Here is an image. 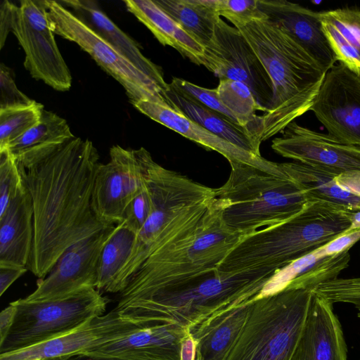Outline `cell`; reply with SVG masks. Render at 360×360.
<instances>
[{
    "label": "cell",
    "mask_w": 360,
    "mask_h": 360,
    "mask_svg": "<svg viewBox=\"0 0 360 360\" xmlns=\"http://www.w3.org/2000/svg\"><path fill=\"white\" fill-rule=\"evenodd\" d=\"M169 86L176 91L238 124L236 117L220 101L216 89L204 88L181 78H173Z\"/></svg>",
    "instance_id": "74e56055"
},
{
    "label": "cell",
    "mask_w": 360,
    "mask_h": 360,
    "mask_svg": "<svg viewBox=\"0 0 360 360\" xmlns=\"http://www.w3.org/2000/svg\"><path fill=\"white\" fill-rule=\"evenodd\" d=\"M196 343L190 333H188L181 344L180 360H195Z\"/></svg>",
    "instance_id": "f6af8a7d"
},
{
    "label": "cell",
    "mask_w": 360,
    "mask_h": 360,
    "mask_svg": "<svg viewBox=\"0 0 360 360\" xmlns=\"http://www.w3.org/2000/svg\"><path fill=\"white\" fill-rule=\"evenodd\" d=\"M43 110V105L36 101L27 106L0 110V151L35 126Z\"/></svg>",
    "instance_id": "d6a6232c"
},
{
    "label": "cell",
    "mask_w": 360,
    "mask_h": 360,
    "mask_svg": "<svg viewBox=\"0 0 360 360\" xmlns=\"http://www.w3.org/2000/svg\"><path fill=\"white\" fill-rule=\"evenodd\" d=\"M136 236L124 222L115 225L98 259L96 288L101 292L114 293L116 281L132 251Z\"/></svg>",
    "instance_id": "4dcf8cb0"
},
{
    "label": "cell",
    "mask_w": 360,
    "mask_h": 360,
    "mask_svg": "<svg viewBox=\"0 0 360 360\" xmlns=\"http://www.w3.org/2000/svg\"><path fill=\"white\" fill-rule=\"evenodd\" d=\"M360 240V229L344 233L319 249L324 257L349 250Z\"/></svg>",
    "instance_id": "60d3db41"
},
{
    "label": "cell",
    "mask_w": 360,
    "mask_h": 360,
    "mask_svg": "<svg viewBox=\"0 0 360 360\" xmlns=\"http://www.w3.org/2000/svg\"><path fill=\"white\" fill-rule=\"evenodd\" d=\"M218 97L224 106L245 127L253 139L262 143V120L256 111L262 108L250 88L245 84L232 79H220L216 88Z\"/></svg>",
    "instance_id": "1f68e13d"
},
{
    "label": "cell",
    "mask_w": 360,
    "mask_h": 360,
    "mask_svg": "<svg viewBox=\"0 0 360 360\" xmlns=\"http://www.w3.org/2000/svg\"><path fill=\"white\" fill-rule=\"evenodd\" d=\"M24 187L20 164L8 150L0 151V214Z\"/></svg>",
    "instance_id": "d590c367"
},
{
    "label": "cell",
    "mask_w": 360,
    "mask_h": 360,
    "mask_svg": "<svg viewBox=\"0 0 360 360\" xmlns=\"http://www.w3.org/2000/svg\"><path fill=\"white\" fill-rule=\"evenodd\" d=\"M109 301L96 288H89L60 298L12 302L16 314L8 334L0 342V354L35 346L70 332L103 315Z\"/></svg>",
    "instance_id": "9c48e42d"
},
{
    "label": "cell",
    "mask_w": 360,
    "mask_h": 360,
    "mask_svg": "<svg viewBox=\"0 0 360 360\" xmlns=\"http://www.w3.org/2000/svg\"><path fill=\"white\" fill-rule=\"evenodd\" d=\"M59 2L72 9L74 14L160 86L166 90L169 89V84L165 80L161 67L145 56L141 45L118 27L98 7L95 1L72 0Z\"/></svg>",
    "instance_id": "7402d4cb"
},
{
    "label": "cell",
    "mask_w": 360,
    "mask_h": 360,
    "mask_svg": "<svg viewBox=\"0 0 360 360\" xmlns=\"http://www.w3.org/2000/svg\"><path fill=\"white\" fill-rule=\"evenodd\" d=\"M134 106L153 120L207 149L217 151L230 164L243 162L274 173L281 172L280 163L267 160L262 156L243 150L191 121L169 105L141 101L136 103Z\"/></svg>",
    "instance_id": "ffe728a7"
},
{
    "label": "cell",
    "mask_w": 360,
    "mask_h": 360,
    "mask_svg": "<svg viewBox=\"0 0 360 360\" xmlns=\"http://www.w3.org/2000/svg\"><path fill=\"white\" fill-rule=\"evenodd\" d=\"M281 166L312 201L326 202L347 210H360V197L340 186L335 181L337 174L296 161L281 163Z\"/></svg>",
    "instance_id": "f1b7e54d"
},
{
    "label": "cell",
    "mask_w": 360,
    "mask_h": 360,
    "mask_svg": "<svg viewBox=\"0 0 360 360\" xmlns=\"http://www.w3.org/2000/svg\"><path fill=\"white\" fill-rule=\"evenodd\" d=\"M242 236L224 224L213 202L197 229L172 240L149 256L119 293L117 304L215 271Z\"/></svg>",
    "instance_id": "8992f818"
},
{
    "label": "cell",
    "mask_w": 360,
    "mask_h": 360,
    "mask_svg": "<svg viewBox=\"0 0 360 360\" xmlns=\"http://www.w3.org/2000/svg\"><path fill=\"white\" fill-rule=\"evenodd\" d=\"M309 110L329 137L360 147V75L341 63L335 64L326 72Z\"/></svg>",
    "instance_id": "4fadbf2b"
},
{
    "label": "cell",
    "mask_w": 360,
    "mask_h": 360,
    "mask_svg": "<svg viewBox=\"0 0 360 360\" xmlns=\"http://www.w3.org/2000/svg\"><path fill=\"white\" fill-rule=\"evenodd\" d=\"M324 258L326 257L322 255L318 248L276 271L255 299L271 295L283 290L292 281Z\"/></svg>",
    "instance_id": "e575fe53"
},
{
    "label": "cell",
    "mask_w": 360,
    "mask_h": 360,
    "mask_svg": "<svg viewBox=\"0 0 360 360\" xmlns=\"http://www.w3.org/2000/svg\"><path fill=\"white\" fill-rule=\"evenodd\" d=\"M75 137L65 119L44 109L40 121L13 141L6 150L27 169Z\"/></svg>",
    "instance_id": "d4e9b609"
},
{
    "label": "cell",
    "mask_w": 360,
    "mask_h": 360,
    "mask_svg": "<svg viewBox=\"0 0 360 360\" xmlns=\"http://www.w3.org/2000/svg\"><path fill=\"white\" fill-rule=\"evenodd\" d=\"M12 32L25 53L24 66L31 76L57 91L72 85V76L54 33L49 25L46 10L39 1L26 0L20 6L5 0L0 6V48Z\"/></svg>",
    "instance_id": "30bf717a"
},
{
    "label": "cell",
    "mask_w": 360,
    "mask_h": 360,
    "mask_svg": "<svg viewBox=\"0 0 360 360\" xmlns=\"http://www.w3.org/2000/svg\"><path fill=\"white\" fill-rule=\"evenodd\" d=\"M313 292L286 288L276 294L252 299L247 321L225 360H290Z\"/></svg>",
    "instance_id": "ba28073f"
},
{
    "label": "cell",
    "mask_w": 360,
    "mask_h": 360,
    "mask_svg": "<svg viewBox=\"0 0 360 360\" xmlns=\"http://www.w3.org/2000/svg\"><path fill=\"white\" fill-rule=\"evenodd\" d=\"M346 213L350 222V226L345 233L360 229V210H348Z\"/></svg>",
    "instance_id": "7dc6e473"
},
{
    "label": "cell",
    "mask_w": 360,
    "mask_h": 360,
    "mask_svg": "<svg viewBox=\"0 0 360 360\" xmlns=\"http://www.w3.org/2000/svg\"><path fill=\"white\" fill-rule=\"evenodd\" d=\"M230 165L228 180L214 188V202L224 224L243 236L283 222L312 201L282 168L274 173L243 162Z\"/></svg>",
    "instance_id": "52a82bcc"
},
{
    "label": "cell",
    "mask_w": 360,
    "mask_h": 360,
    "mask_svg": "<svg viewBox=\"0 0 360 360\" xmlns=\"http://www.w3.org/2000/svg\"><path fill=\"white\" fill-rule=\"evenodd\" d=\"M144 328L121 318L114 308L56 338L17 352L0 354V360H41L81 354L100 345L120 340Z\"/></svg>",
    "instance_id": "e0dca14e"
},
{
    "label": "cell",
    "mask_w": 360,
    "mask_h": 360,
    "mask_svg": "<svg viewBox=\"0 0 360 360\" xmlns=\"http://www.w3.org/2000/svg\"><path fill=\"white\" fill-rule=\"evenodd\" d=\"M152 206L151 195L145 183L144 188L127 207L122 222L137 235L148 219Z\"/></svg>",
    "instance_id": "f35d334b"
},
{
    "label": "cell",
    "mask_w": 360,
    "mask_h": 360,
    "mask_svg": "<svg viewBox=\"0 0 360 360\" xmlns=\"http://www.w3.org/2000/svg\"><path fill=\"white\" fill-rule=\"evenodd\" d=\"M281 133L273 139L271 148L284 158L337 175L360 170V147L341 143L295 121Z\"/></svg>",
    "instance_id": "2e32d148"
},
{
    "label": "cell",
    "mask_w": 360,
    "mask_h": 360,
    "mask_svg": "<svg viewBox=\"0 0 360 360\" xmlns=\"http://www.w3.org/2000/svg\"><path fill=\"white\" fill-rule=\"evenodd\" d=\"M349 250L327 257L292 281L287 288L314 290L319 284L334 280L340 272L349 266Z\"/></svg>",
    "instance_id": "836d02e7"
},
{
    "label": "cell",
    "mask_w": 360,
    "mask_h": 360,
    "mask_svg": "<svg viewBox=\"0 0 360 360\" xmlns=\"http://www.w3.org/2000/svg\"><path fill=\"white\" fill-rule=\"evenodd\" d=\"M41 360H58V358H49V359H41Z\"/></svg>",
    "instance_id": "c3c4849f"
},
{
    "label": "cell",
    "mask_w": 360,
    "mask_h": 360,
    "mask_svg": "<svg viewBox=\"0 0 360 360\" xmlns=\"http://www.w3.org/2000/svg\"><path fill=\"white\" fill-rule=\"evenodd\" d=\"M127 10L163 46H169L193 63L200 65L204 47L167 14L154 0H124Z\"/></svg>",
    "instance_id": "484cf974"
},
{
    "label": "cell",
    "mask_w": 360,
    "mask_h": 360,
    "mask_svg": "<svg viewBox=\"0 0 360 360\" xmlns=\"http://www.w3.org/2000/svg\"><path fill=\"white\" fill-rule=\"evenodd\" d=\"M219 16L229 20L234 27L266 17L259 9L258 0H210Z\"/></svg>",
    "instance_id": "8d00e7d4"
},
{
    "label": "cell",
    "mask_w": 360,
    "mask_h": 360,
    "mask_svg": "<svg viewBox=\"0 0 360 360\" xmlns=\"http://www.w3.org/2000/svg\"><path fill=\"white\" fill-rule=\"evenodd\" d=\"M272 276L215 270L115 308L121 318L143 327L173 324L190 332L212 315L255 298Z\"/></svg>",
    "instance_id": "5b68a950"
},
{
    "label": "cell",
    "mask_w": 360,
    "mask_h": 360,
    "mask_svg": "<svg viewBox=\"0 0 360 360\" xmlns=\"http://www.w3.org/2000/svg\"><path fill=\"white\" fill-rule=\"evenodd\" d=\"M347 211L326 202H309L283 222L243 235L216 270L227 276L245 272L274 275L344 233L350 226Z\"/></svg>",
    "instance_id": "277c9868"
},
{
    "label": "cell",
    "mask_w": 360,
    "mask_h": 360,
    "mask_svg": "<svg viewBox=\"0 0 360 360\" xmlns=\"http://www.w3.org/2000/svg\"><path fill=\"white\" fill-rule=\"evenodd\" d=\"M109 154V161L99 163L96 171L92 205L103 223L115 226L122 222L127 207L145 181L137 149L115 145Z\"/></svg>",
    "instance_id": "5bb4252c"
},
{
    "label": "cell",
    "mask_w": 360,
    "mask_h": 360,
    "mask_svg": "<svg viewBox=\"0 0 360 360\" xmlns=\"http://www.w3.org/2000/svg\"><path fill=\"white\" fill-rule=\"evenodd\" d=\"M137 151L153 206L117 277L114 293H120L127 287L131 277L155 251L197 229L214 200V188L163 167L144 148Z\"/></svg>",
    "instance_id": "7a4b0ae2"
},
{
    "label": "cell",
    "mask_w": 360,
    "mask_h": 360,
    "mask_svg": "<svg viewBox=\"0 0 360 360\" xmlns=\"http://www.w3.org/2000/svg\"><path fill=\"white\" fill-rule=\"evenodd\" d=\"M97 149L75 137L30 169L20 165L33 208V241L27 269L44 278L63 252L110 226L92 205Z\"/></svg>",
    "instance_id": "6da1fadb"
},
{
    "label": "cell",
    "mask_w": 360,
    "mask_h": 360,
    "mask_svg": "<svg viewBox=\"0 0 360 360\" xmlns=\"http://www.w3.org/2000/svg\"><path fill=\"white\" fill-rule=\"evenodd\" d=\"M200 65L220 79L247 84L264 113L269 110L273 100V86L265 68L240 32L221 18L204 47Z\"/></svg>",
    "instance_id": "7c38bea8"
},
{
    "label": "cell",
    "mask_w": 360,
    "mask_h": 360,
    "mask_svg": "<svg viewBox=\"0 0 360 360\" xmlns=\"http://www.w3.org/2000/svg\"><path fill=\"white\" fill-rule=\"evenodd\" d=\"M115 226H110L68 248L49 274L38 279L37 288L25 298L38 302L60 298L89 288H96L101 250Z\"/></svg>",
    "instance_id": "9a60e30c"
},
{
    "label": "cell",
    "mask_w": 360,
    "mask_h": 360,
    "mask_svg": "<svg viewBox=\"0 0 360 360\" xmlns=\"http://www.w3.org/2000/svg\"><path fill=\"white\" fill-rule=\"evenodd\" d=\"M33 234L32 202L25 185L0 214V264L27 267Z\"/></svg>",
    "instance_id": "cb8c5ba5"
},
{
    "label": "cell",
    "mask_w": 360,
    "mask_h": 360,
    "mask_svg": "<svg viewBox=\"0 0 360 360\" xmlns=\"http://www.w3.org/2000/svg\"><path fill=\"white\" fill-rule=\"evenodd\" d=\"M321 19L338 61L360 75V8L321 11Z\"/></svg>",
    "instance_id": "83f0119b"
},
{
    "label": "cell",
    "mask_w": 360,
    "mask_h": 360,
    "mask_svg": "<svg viewBox=\"0 0 360 360\" xmlns=\"http://www.w3.org/2000/svg\"><path fill=\"white\" fill-rule=\"evenodd\" d=\"M167 105L191 121L227 141L257 156L260 145L249 131L226 116L192 100L169 87L165 93Z\"/></svg>",
    "instance_id": "4316f807"
},
{
    "label": "cell",
    "mask_w": 360,
    "mask_h": 360,
    "mask_svg": "<svg viewBox=\"0 0 360 360\" xmlns=\"http://www.w3.org/2000/svg\"><path fill=\"white\" fill-rule=\"evenodd\" d=\"M27 270L25 266L0 264V295Z\"/></svg>",
    "instance_id": "b9f144b4"
},
{
    "label": "cell",
    "mask_w": 360,
    "mask_h": 360,
    "mask_svg": "<svg viewBox=\"0 0 360 360\" xmlns=\"http://www.w3.org/2000/svg\"><path fill=\"white\" fill-rule=\"evenodd\" d=\"M335 181L347 191L360 197V170L341 173L335 177Z\"/></svg>",
    "instance_id": "7bdbcfd3"
},
{
    "label": "cell",
    "mask_w": 360,
    "mask_h": 360,
    "mask_svg": "<svg viewBox=\"0 0 360 360\" xmlns=\"http://www.w3.org/2000/svg\"><path fill=\"white\" fill-rule=\"evenodd\" d=\"M16 314V308L11 302L0 313V342L3 341L8 334Z\"/></svg>",
    "instance_id": "ee69618b"
},
{
    "label": "cell",
    "mask_w": 360,
    "mask_h": 360,
    "mask_svg": "<svg viewBox=\"0 0 360 360\" xmlns=\"http://www.w3.org/2000/svg\"><path fill=\"white\" fill-rule=\"evenodd\" d=\"M259 9L285 30L326 71L338 61L323 31L321 12L286 0H258Z\"/></svg>",
    "instance_id": "ac0fdd59"
},
{
    "label": "cell",
    "mask_w": 360,
    "mask_h": 360,
    "mask_svg": "<svg viewBox=\"0 0 360 360\" xmlns=\"http://www.w3.org/2000/svg\"><path fill=\"white\" fill-rule=\"evenodd\" d=\"M0 110L27 106L35 101L19 90L12 70L4 63L0 65Z\"/></svg>",
    "instance_id": "ab89813d"
},
{
    "label": "cell",
    "mask_w": 360,
    "mask_h": 360,
    "mask_svg": "<svg viewBox=\"0 0 360 360\" xmlns=\"http://www.w3.org/2000/svg\"><path fill=\"white\" fill-rule=\"evenodd\" d=\"M58 360H126L115 357L99 356L84 354H76L58 358Z\"/></svg>",
    "instance_id": "bcb514c9"
},
{
    "label": "cell",
    "mask_w": 360,
    "mask_h": 360,
    "mask_svg": "<svg viewBox=\"0 0 360 360\" xmlns=\"http://www.w3.org/2000/svg\"><path fill=\"white\" fill-rule=\"evenodd\" d=\"M252 299L215 314L189 333L196 343L195 360H225L248 317Z\"/></svg>",
    "instance_id": "603a6c76"
},
{
    "label": "cell",
    "mask_w": 360,
    "mask_h": 360,
    "mask_svg": "<svg viewBox=\"0 0 360 360\" xmlns=\"http://www.w3.org/2000/svg\"><path fill=\"white\" fill-rule=\"evenodd\" d=\"M342 326L333 303L313 292L305 321L290 360H347Z\"/></svg>",
    "instance_id": "d6986e66"
},
{
    "label": "cell",
    "mask_w": 360,
    "mask_h": 360,
    "mask_svg": "<svg viewBox=\"0 0 360 360\" xmlns=\"http://www.w3.org/2000/svg\"><path fill=\"white\" fill-rule=\"evenodd\" d=\"M190 36L205 47L221 18L210 0H154Z\"/></svg>",
    "instance_id": "f546056e"
},
{
    "label": "cell",
    "mask_w": 360,
    "mask_h": 360,
    "mask_svg": "<svg viewBox=\"0 0 360 360\" xmlns=\"http://www.w3.org/2000/svg\"><path fill=\"white\" fill-rule=\"evenodd\" d=\"M188 333L177 325H155L81 354L126 360H180L181 344Z\"/></svg>",
    "instance_id": "44dd1931"
},
{
    "label": "cell",
    "mask_w": 360,
    "mask_h": 360,
    "mask_svg": "<svg viewBox=\"0 0 360 360\" xmlns=\"http://www.w3.org/2000/svg\"><path fill=\"white\" fill-rule=\"evenodd\" d=\"M54 34L76 43L124 89L134 105L141 101L167 105L163 89L59 1L43 0Z\"/></svg>",
    "instance_id": "8fae6325"
},
{
    "label": "cell",
    "mask_w": 360,
    "mask_h": 360,
    "mask_svg": "<svg viewBox=\"0 0 360 360\" xmlns=\"http://www.w3.org/2000/svg\"><path fill=\"white\" fill-rule=\"evenodd\" d=\"M235 27L260 59L273 86L271 106L261 115L263 142L310 110L326 72L285 30L267 18Z\"/></svg>",
    "instance_id": "3957f363"
}]
</instances>
